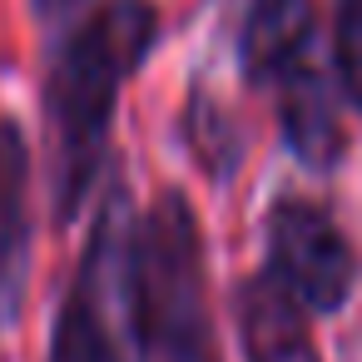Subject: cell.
<instances>
[{
    "label": "cell",
    "instance_id": "obj_2",
    "mask_svg": "<svg viewBox=\"0 0 362 362\" xmlns=\"http://www.w3.org/2000/svg\"><path fill=\"white\" fill-rule=\"evenodd\" d=\"M124 303L134 362H223L209 298L204 223L184 189H164L144 214H134Z\"/></svg>",
    "mask_w": 362,
    "mask_h": 362
},
{
    "label": "cell",
    "instance_id": "obj_8",
    "mask_svg": "<svg viewBox=\"0 0 362 362\" xmlns=\"http://www.w3.org/2000/svg\"><path fill=\"white\" fill-rule=\"evenodd\" d=\"M233 327L243 362H322L308 313L268 273H253L233 288Z\"/></svg>",
    "mask_w": 362,
    "mask_h": 362
},
{
    "label": "cell",
    "instance_id": "obj_5",
    "mask_svg": "<svg viewBox=\"0 0 362 362\" xmlns=\"http://www.w3.org/2000/svg\"><path fill=\"white\" fill-rule=\"evenodd\" d=\"M263 95H273V115H278V134L288 144V154L313 169V174H332L342 164V149H347V134H342V119H337V85L332 75L313 60L283 70Z\"/></svg>",
    "mask_w": 362,
    "mask_h": 362
},
{
    "label": "cell",
    "instance_id": "obj_4",
    "mask_svg": "<svg viewBox=\"0 0 362 362\" xmlns=\"http://www.w3.org/2000/svg\"><path fill=\"white\" fill-rule=\"evenodd\" d=\"M308 317H332L352 303L362 258L327 204L278 194L263 214V268Z\"/></svg>",
    "mask_w": 362,
    "mask_h": 362
},
{
    "label": "cell",
    "instance_id": "obj_6",
    "mask_svg": "<svg viewBox=\"0 0 362 362\" xmlns=\"http://www.w3.org/2000/svg\"><path fill=\"white\" fill-rule=\"evenodd\" d=\"M30 258H35L30 139L21 119H0V332H11L25 313Z\"/></svg>",
    "mask_w": 362,
    "mask_h": 362
},
{
    "label": "cell",
    "instance_id": "obj_9",
    "mask_svg": "<svg viewBox=\"0 0 362 362\" xmlns=\"http://www.w3.org/2000/svg\"><path fill=\"white\" fill-rule=\"evenodd\" d=\"M179 134H184V144H189V154H194V164L209 174V179H233L238 174V164H243V129H238V119L218 105V100H209V95H189V105H184V119H179Z\"/></svg>",
    "mask_w": 362,
    "mask_h": 362
},
{
    "label": "cell",
    "instance_id": "obj_1",
    "mask_svg": "<svg viewBox=\"0 0 362 362\" xmlns=\"http://www.w3.org/2000/svg\"><path fill=\"white\" fill-rule=\"evenodd\" d=\"M154 0H95V6L55 30L45 60L40 110H45V189L50 214L70 228L110 169V129L129 80L159 45Z\"/></svg>",
    "mask_w": 362,
    "mask_h": 362
},
{
    "label": "cell",
    "instance_id": "obj_7",
    "mask_svg": "<svg viewBox=\"0 0 362 362\" xmlns=\"http://www.w3.org/2000/svg\"><path fill=\"white\" fill-rule=\"evenodd\" d=\"M317 0H248L238 25V75L248 90H268L283 70L317 55Z\"/></svg>",
    "mask_w": 362,
    "mask_h": 362
},
{
    "label": "cell",
    "instance_id": "obj_10",
    "mask_svg": "<svg viewBox=\"0 0 362 362\" xmlns=\"http://www.w3.org/2000/svg\"><path fill=\"white\" fill-rule=\"evenodd\" d=\"M327 60H332V85H337V95L362 115V0H332Z\"/></svg>",
    "mask_w": 362,
    "mask_h": 362
},
{
    "label": "cell",
    "instance_id": "obj_11",
    "mask_svg": "<svg viewBox=\"0 0 362 362\" xmlns=\"http://www.w3.org/2000/svg\"><path fill=\"white\" fill-rule=\"evenodd\" d=\"M85 11H90V0H30V16H35L40 30H65Z\"/></svg>",
    "mask_w": 362,
    "mask_h": 362
},
{
    "label": "cell",
    "instance_id": "obj_3",
    "mask_svg": "<svg viewBox=\"0 0 362 362\" xmlns=\"http://www.w3.org/2000/svg\"><path fill=\"white\" fill-rule=\"evenodd\" d=\"M134 199L115 174L100 189L90 238L70 273V288L50 322L45 362H134L129 303H124V258H129Z\"/></svg>",
    "mask_w": 362,
    "mask_h": 362
}]
</instances>
